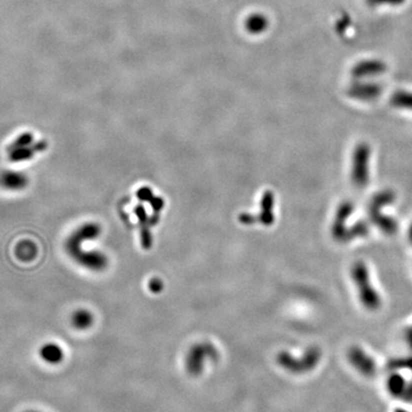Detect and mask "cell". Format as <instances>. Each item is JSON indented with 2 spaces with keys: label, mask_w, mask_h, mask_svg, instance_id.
Here are the masks:
<instances>
[{
  "label": "cell",
  "mask_w": 412,
  "mask_h": 412,
  "mask_svg": "<svg viewBox=\"0 0 412 412\" xmlns=\"http://www.w3.org/2000/svg\"><path fill=\"white\" fill-rule=\"evenodd\" d=\"M352 274L356 285L358 286L360 298L364 306L371 309V310L379 308L382 300H380L377 291H374V288H372L369 272H368L366 264L360 262V261L356 262L352 269Z\"/></svg>",
  "instance_id": "cell-1"
},
{
  "label": "cell",
  "mask_w": 412,
  "mask_h": 412,
  "mask_svg": "<svg viewBox=\"0 0 412 412\" xmlns=\"http://www.w3.org/2000/svg\"><path fill=\"white\" fill-rule=\"evenodd\" d=\"M218 358L216 348L210 342H200L190 348L186 358V370L190 376L198 377L203 374L205 364Z\"/></svg>",
  "instance_id": "cell-2"
},
{
  "label": "cell",
  "mask_w": 412,
  "mask_h": 412,
  "mask_svg": "<svg viewBox=\"0 0 412 412\" xmlns=\"http://www.w3.org/2000/svg\"><path fill=\"white\" fill-rule=\"evenodd\" d=\"M371 150L366 144H360L352 154V180L358 188L366 187L369 182V162Z\"/></svg>",
  "instance_id": "cell-3"
},
{
  "label": "cell",
  "mask_w": 412,
  "mask_h": 412,
  "mask_svg": "<svg viewBox=\"0 0 412 412\" xmlns=\"http://www.w3.org/2000/svg\"><path fill=\"white\" fill-rule=\"evenodd\" d=\"M101 234L100 226L95 222H87L78 227L71 235L68 237L66 242V252L72 251V250L82 246L87 240H93L98 237Z\"/></svg>",
  "instance_id": "cell-4"
},
{
  "label": "cell",
  "mask_w": 412,
  "mask_h": 412,
  "mask_svg": "<svg viewBox=\"0 0 412 412\" xmlns=\"http://www.w3.org/2000/svg\"><path fill=\"white\" fill-rule=\"evenodd\" d=\"M71 258L76 260L82 267L94 272L103 270L108 264L106 256L98 251H84L82 248L76 253H74Z\"/></svg>",
  "instance_id": "cell-5"
},
{
  "label": "cell",
  "mask_w": 412,
  "mask_h": 412,
  "mask_svg": "<svg viewBox=\"0 0 412 412\" xmlns=\"http://www.w3.org/2000/svg\"><path fill=\"white\" fill-rule=\"evenodd\" d=\"M272 206H274V196L270 192L264 194L261 200V213L259 216H253L251 214H242L240 216V222L251 224L254 222H261L264 224H272L274 222V214H272Z\"/></svg>",
  "instance_id": "cell-6"
},
{
  "label": "cell",
  "mask_w": 412,
  "mask_h": 412,
  "mask_svg": "<svg viewBox=\"0 0 412 412\" xmlns=\"http://www.w3.org/2000/svg\"><path fill=\"white\" fill-rule=\"evenodd\" d=\"M382 86L374 82H354L348 88V95L355 100L371 101L382 94Z\"/></svg>",
  "instance_id": "cell-7"
},
{
  "label": "cell",
  "mask_w": 412,
  "mask_h": 412,
  "mask_svg": "<svg viewBox=\"0 0 412 412\" xmlns=\"http://www.w3.org/2000/svg\"><path fill=\"white\" fill-rule=\"evenodd\" d=\"M387 66L380 60H364L352 66V74L355 78H368L376 77L385 72Z\"/></svg>",
  "instance_id": "cell-8"
},
{
  "label": "cell",
  "mask_w": 412,
  "mask_h": 412,
  "mask_svg": "<svg viewBox=\"0 0 412 412\" xmlns=\"http://www.w3.org/2000/svg\"><path fill=\"white\" fill-rule=\"evenodd\" d=\"M134 213H136L138 219L140 220V228H141V243L142 246L146 250H149L152 248V232H150V227L157 224L158 216H152V219L146 216V212L142 205H138L134 208Z\"/></svg>",
  "instance_id": "cell-9"
},
{
  "label": "cell",
  "mask_w": 412,
  "mask_h": 412,
  "mask_svg": "<svg viewBox=\"0 0 412 412\" xmlns=\"http://www.w3.org/2000/svg\"><path fill=\"white\" fill-rule=\"evenodd\" d=\"M39 355H40V358L44 362L48 364L61 363L63 358H64V352H63L62 348L54 342L42 344L40 350H39Z\"/></svg>",
  "instance_id": "cell-10"
},
{
  "label": "cell",
  "mask_w": 412,
  "mask_h": 412,
  "mask_svg": "<svg viewBox=\"0 0 412 412\" xmlns=\"http://www.w3.org/2000/svg\"><path fill=\"white\" fill-rule=\"evenodd\" d=\"M28 184V178L23 173L5 172L2 174V186L10 190L23 189Z\"/></svg>",
  "instance_id": "cell-11"
},
{
  "label": "cell",
  "mask_w": 412,
  "mask_h": 412,
  "mask_svg": "<svg viewBox=\"0 0 412 412\" xmlns=\"http://www.w3.org/2000/svg\"><path fill=\"white\" fill-rule=\"evenodd\" d=\"M45 144H38L34 146H22V148H16V149H10V162H23L26 160H30L31 157L34 156V152H40V150L45 149Z\"/></svg>",
  "instance_id": "cell-12"
},
{
  "label": "cell",
  "mask_w": 412,
  "mask_h": 412,
  "mask_svg": "<svg viewBox=\"0 0 412 412\" xmlns=\"http://www.w3.org/2000/svg\"><path fill=\"white\" fill-rule=\"evenodd\" d=\"M71 324L77 330H86L93 324V315L86 309H78L71 316Z\"/></svg>",
  "instance_id": "cell-13"
},
{
  "label": "cell",
  "mask_w": 412,
  "mask_h": 412,
  "mask_svg": "<svg viewBox=\"0 0 412 412\" xmlns=\"http://www.w3.org/2000/svg\"><path fill=\"white\" fill-rule=\"evenodd\" d=\"M16 256L22 261H31L36 258L38 250L34 243L31 240H22L16 246Z\"/></svg>",
  "instance_id": "cell-14"
},
{
  "label": "cell",
  "mask_w": 412,
  "mask_h": 412,
  "mask_svg": "<svg viewBox=\"0 0 412 412\" xmlns=\"http://www.w3.org/2000/svg\"><path fill=\"white\" fill-rule=\"evenodd\" d=\"M245 26L251 34H261L268 28V20L262 14H253L246 20Z\"/></svg>",
  "instance_id": "cell-15"
},
{
  "label": "cell",
  "mask_w": 412,
  "mask_h": 412,
  "mask_svg": "<svg viewBox=\"0 0 412 412\" xmlns=\"http://www.w3.org/2000/svg\"><path fill=\"white\" fill-rule=\"evenodd\" d=\"M390 104L398 109L412 110V92L398 90L390 96Z\"/></svg>",
  "instance_id": "cell-16"
},
{
  "label": "cell",
  "mask_w": 412,
  "mask_h": 412,
  "mask_svg": "<svg viewBox=\"0 0 412 412\" xmlns=\"http://www.w3.org/2000/svg\"><path fill=\"white\" fill-rule=\"evenodd\" d=\"M136 197L140 200L141 202H149L152 200V198L154 197V194L152 192V189L148 188V187H142L138 192H136Z\"/></svg>",
  "instance_id": "cell-17"
},
{
  "label": "cell",
  "mask_w": 412,
  "mask_h": 412,
  "mask_svg": "<svg viewBox=\"0 0 412 412\" xmlns=\"http://www.w3.org/2000/svg\"><path fill=\"white\" fill-rule=\"evenodd\" d=\"M366 2L370 6H379V5H401L404 2L403 0H366Z\"/></svg>",
  "instance_id": "cell-18"
},
{
  "label": "cell",
  "mask_w": 412,
  "mask_h": 412,
  "mask_svg": "<svg viewBox=\"0 0 412 412\" xmlns=\"http://www.w3.org/2000/svg\"><path fill=\"white\" fill-rule=\"evenodd\" d=\"M164 288V284L163 282L160 278H157V277H154V278L150 280L149 282V290L154 292V293H160L162 290H163Z\"/></svg>",
  "instance_id": "cell-19"
},
{
  "label": "cell",
  "mask_w": 412,
  "mask_h": 412,
  "mask_svg": "<svg viewBox=\"0 0 412 412\" xmlns=\"http://www.w3.org/2000/svg\"><path fill=\"white\" fill-rule=\"evenodd\" d=\"M149 204L152 205V210H154V214H158V213L160 212V210L164 208V200H162V198H160V197H156V196H154L152 198V200L149 202Z\"/></svg>",
  "instance_id": "cell-20"
},
{
  "label": "cell",
  "mask_w": 412,
  "mask_h": 412,
  "mask_svg": "<svg viewBox=\"0 0 412 412\" xmlns=\"http://www.w3.org/2000/svg\"><path fill=\"white\" fill-rule=\"evenodd\" d=\"M410 240L412 242V226H411V229H410Z\"/></svg>",
  "instance_id": "cell-21"
},
{
  "label": "cell",
  "mask_w": 412,
  "mask_h": 412,
  "mask_svg": "<svg viewBox=\"0 0 412 412\" xmlns=\"http://www.w3.org/2000/svg\"><path fill=\"white\" fill-rule=\"evenodd\" d=\"M26 412H42V411H37V410H28Z\"/></svg>",
  "instance_id": "cell-22"
}]
</instances>
